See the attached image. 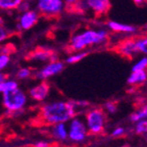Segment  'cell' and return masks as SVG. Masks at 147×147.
Masks as SVG:
<instances>
[{"mask_svg": "<svg viewBox=\"0 0 147 147\" xmlns=\"http://www.w3.org/2000/svg\"><path fill=\"white\" fill-rule=\"evenodd\" d=\"M77 115V109L71 101H52L45 103L39 113L40 122L47 126L67 123Z\"/></svg>", "mask_w": 147, "mask_h": 147, "instance_id": "obj_1", "label": "cell"}, {"mask_svg": "<svg viewBox=\"0 0 147 147\" xmlns=\"http://www.w3.org/2000/svg\"><path fill=\"white\" fill-rule=\"evenodd\" d=\"M108 39V32L104 29L85 30L84 32L74 35L71 39L69 48L73 51H82L93 45H100Z\"/></svg>", "mask_w": 147, "mask_h": 147, "instance_id": "obj_2", "label": "cell"}, {"mask_svg": "<svg viewBox=\"0 0 147 147\" xmlns=\"http://www.w3.org/2000/svg\"><path fill=\"white\" fill-rule=\"evenodd\" d=\"M2 103L9 113L23 110L27 104V95L20 88H16L11 91L2 93Z\"/></svg>", "mask_w": 147, "mask_h": 147, "instance_id": "obj_3", "label": "cell"}, {"mask_svg": "<svg viewBox=\"0 0 147 147\" xmlns=\"http://www.w3.org/2000/svg\"><path fill=\"white\" fill-rule=\"evenodd\" d=\"M106 123V115L103 109L98 107L91 108L86 113L85 124L88 133L97 135L103 131Z\"/></svg>", "mask_w": 147, "mask_h": 147, "instance_id": "obj_4", "label": "cell"}, {"mask_svg": "<svg viewBox=\"0 0 147 147\" xmlns=\"http://www.w3.org/2000/svg\"><path fill=\"white\" fill-rule=\"evenodd\" d=\"M63 0H37L36 7L39 14L46 18H55L61 14L64 9Z\"/></svg>", "mask_w": 147, "mask_h": 147, "instance_id": "obj_5", "label": "cell"}, {"mask_svg": "<svg viewBox=\"0 0 147 147\" xmlns=\"http://www.w3.org/2000/svg\"><path fill=\"white\" fill-rule=\"evenodd\" d=\"M67 138L71 142L80 143L85 140L88 135V130L85 122L81 117H73L67 127Z\"/></svg>", "mask_w": 147, "mask_h": 147, "instance_id": "obj_6", "label": "cell"}, {"mask_svg": "<svg viewBox=\"0 0 147 147\" xmlns=\"http://www.w3.org/2000/svg\"><path fill=\"white\" fill-rule=\"evenodd\" d=\"M64 62L55 60V61H50L48 64H46L43 69H40L38 73H36V79L41 81H45L47 79L54 77L58 74H60L64 69Z\"/></svg>", "mask_w": 147, "mask_h": 147, "instance_id": "obj_7", "label": "cell"}, {"mask_svg": "<svg viewBox=\"0 0 147 147\" xmlns=\"http://www.w3.org/2000/svg\"><path fill=\"white\" fill-rule=\"evenodd\" d=\"M39 21V13L37 10H28L20 16L18 29L20 31H28L33 28Z\"/></svg>", "mask_w": 147, "mask_h": 147, "instance_id": "obj_8", "label": "cell"}, {"mask_svg": "<svg viewBox=\"0 0 147 147\" xmlns=\"http://www.w3.org/2000/svg\"><path fill=\"white\" fill-rule=\"evenodd\" d=\"M117 50L119 54L123 55L124 57L129 58V59H132L136 54L139 53L135 39H128L123 41L122 43L119 44Z\"/></svg>", "mask_w": 147, "mask_h": 147, "instance_id": "obj_9", "label": "cell"}, {"mask_svg": "<svg viewBox=\"0 0 147 147\" xmlns=\"http://www.w3.org/2000/svg\"><path fill=\"white\" fill-rule=\"evenodd\" d=\"M50 85L47 82H41L38 85L32 87L29 90V95L35 101H44L49 94Z\"/></svg>", "mask_w": 147, "mask_h": 147, "instance_id": "obj_10", "label": "cell"}, {"mask_svg": "<svg viewBox=\"0 0 147 147\" xmlns=\"http://www.w3.org/2000/svg\"><path fill=\"white\" fill-rule=\"evenodd\" d=\"M28 59L39 60V61H55L56 53L51 49L38 48L28 55Z\"/></svg>", "mask_w": 147, "mask_h": 147, "instance_id": "obj_11", "label": "cell"}, {"mask_svg": "<svg viewBox=\"0 0 147 147\" xmlns=\"http://www.w3.org/2000/svg\"><path fill=\"white\" fill-rule=\"evenodd\" d=\"M89 10H92L97 16L107 13L110 8V0H85Z\"/></svg>", "mask_w": 147, "mask_h": 147, "instance_id": "obj_12", "label": "cell"}, {"mask_svg": "<svg viewBox=\"0 0 147 147\" xmlns=\"http://www.w3.org/2000/svg\"><path fill=\"white\" fill-rule=\"evenodd\" d=\"M107 27L109 30L115 33H125V34H132L137 31V28L128 24L119 23L115 21H109L107 23Z\"/></svg>", "mask_w": 147, "mask_h": 147, "instance_id": "obj_13", "label": "cell"}, {"mask_svg": "<svg viewBox=\"0 0 147 147\" xmlns=\"http://www.w3.org/2000/svg\"><path fill=\"white\" fill-rule=\"evenodd\" d=\"M51 135L54 139L59 141H64L67 139V126L65 123H58V124L52 125L50 131Z\"/></svg>", "mask_w": 147, "mask_h": 147, "instance_id": "obj_14", "label": "cell"}, {"mask_svg": "<svg viewBox=\"0 0 147 147\" xmlns=\"http://www.w3.org/2000/svg\"><path fill=\"white\" fill-rule=\"evenodd\" d=\"M147 81V71H132V74L129 76L127 83L129 85H140Z\"/></svg>", "mask_w": 147, "mask_h": 147, "instance_id": "obj_15", "label": "cell"}, {"mask_svg": "<svg viewBox=\"0 0 147 147\" xmlns=\"http://www.w3.org/2000/svg\"><path fill=\"white\" fill-rule=\"evenodd\" d=\"M141 119H147V104L139 108L138 110H136V111H134L130 115V121L132 123H137Z\"/></svg>", "mask_w": 147, "mask_h": 147, "instance_id": "obj_16", "label": "cell"}, {"mask_svg": "<svg viewBox=\"0 0 147 147\" xmlns=\"http://www.w3.org/2000/svg\"><path fill=\"white\" fill-rule=\"evenodd\" d=\"M23 0H0V9L2 10H14Z\"/></svg>", "mask_w": 147, "mask_h": 147, "instance_id": "obj_17", "label": "cell"}, {"mask_svg": "<svg viewBox=\"0 0 147 147\" xmlns=\"http://www.w3.org/2000/svg\"><path fill=\"white\" fill-rule=\"evenodd\" d=\"M87 55H88L87 51H77V52H75L74 54L67 56V59H65V62L69 63V64L77 63V62H79L82 59H84Z\"/></svg>", "mask_w": 147, "mask_h": 147, "instance_id": "obj_18", "label": "cell"}, {"mask_svg": "<svg viewBox=\"0 0 147 147\" xmlns=\"http://www.w3.org/2000/svg\"><path fill=\"white\" fill-rule=\"evenodd\" d=\"M16 88H18V84L14 80H5L4 82L0 83V93L11 91Z\"/></svg>", "mask_w": 147, "mask_h": 147, "instance_id": "obj_19", "label": "cell"}, {"mask_svg": "<svg viewBox=\"0 0 147 147\" xmlns=\"http://www.w3.org/2000/svg\"><path fill=\"white\" fill-rule=\"evenodd\" d=\"M138 52L142 53L144 56H147V36L141 37L136 40Z\"/></svg>", "mask_w": 147, "mask_h": 147, "instance_id": "obj_20", "label": "cell"}, {"mask_svg": "<svg viewBox=\"0 0 147 147\" xmlns=\"http://www.w3.org/2000/svg\"><path fill=\"white\" fill-rule=\"evenodd\" d=\"M135 133L138 135H147V119H141L135 123Z\"/></svg>", "mask_w": 147, "mask_h": 147, "instance_id": "obj_21", "label": "cell"}, {"mask_svg": "<svg viewBox=\"0 0 147 147\" xmlns=\"http://www.w3.org/2000/svg\"><path fill=\"white\" fill-rule=\"evenodd\" d=\"M147 69V56H143L138 60L132 67V71H146Z\"/></svg>", "mask_w": 147, "mask_h": 147, "instance_id": "obj_22", "label": "cell"}, {"mask_svg": "<svg viewBox=\"0 0 147 147\" xmlns=\"http://www.w3.org/2000/svg\"><path fill=\"white\" fill-rule=\"evenodd\" d=\"M69 7L75 8V11L79 12V13H85V12H87L88 10H89L88 5H87V3H86L85 0H80V1H78L76 4L71 5V6H69Z\"/></svg>", "mask_w": 147, "mask_h": 147, "instance_id": "obj_23", "label": "cell"}, {"mask_svg": "<svg viewBox=\"0 0 147 147\" xmlns=\"http://www.w3.org/2000/svg\"><path fill=\"white\" fill-rule=\"evenodd\" d=\"M103 106H104L105 111L107 113H109V115H113V113H115L117 111V104H115V102H113V101H107V102H105V103L103 104Z\"/></svg>", "mask_w": 147, "mask_h": 147, "instance_id": "obj_24", "label": "cell"}, {"mask_svg": "<svg viewBox=\"0 0 147 147\" xmlns=\"http://www.w3.org/2000/svg\"><path fill=\"white\" fill-rule=\"evenodd\" d=\"M31 75H32V71H31L30 69H28V67H23V69H21L18 71L16 77H18V79H21V80H25V79L29 78Z\"/></svg>", "mask_w": 147, "mask_h": 147, "instance_id": "obj_25", "label": "cell"}, {"mask_svg": "<svg viewBox=\"0 0 147 147\" xmlns=\"http://www.w3.org/2000/svg\"><path fill=\"white\" fill-rule=\"evenodd\" d=\"M16 51V47H14L12 44H6V45H3L1 48H0V53L1 54H7L9 55L10 53L14 52Z\"/></svg>", "mask_w": 147, "mask_h": 147, "instance_id": "obj_26", "label": "cell"}, {"mask_svg": "<svg viewBox=\"0 0 147 147\" xmlns=\"http://www.w3.org/2000/svg\"><path fill=\"white\" fill-rule=\"evenodd\" d=\"M30 9H31V2H29L27 0H23L22 3L18 5V10L21 12V13H24V12L28 11V10H30Z\"/></svg>", "mask_w": 147, "mask_h": 147, "instance_id": "obj_27", "label": "cell"}, {"mask_svg": "<svg viewBox=\"0 0 147 147\" xmlns=\"http://www.w3.org/2000/svg\"><path fill=\"white\" fill-rule=\"evenodd\" d=\"M125 133H126L125 128H123V127H117V128L113 129V131L111 132V136L115 138H119V137L124 136Z\"/></svg>", "mask_w": 147, "mask_h": 147, "instance_id": "obj_28", "label": "cell"}, {"mask_svg": "<svg viewBox=\"0 0 147 147\" xmlns=\"http://www.w3.org/2000/svg\"><path fill=\"white\" fill-rule=\"evenodd\" d=\"M10 61V58H9V55L7 54H1L0 53V69H3L7 64Z\"/></svg>", "mask_w": 147, "mask_h": 147, "instance_id": "obj_29", "label": "cell"}, {"mask_svg": "<svg viewBox=\"0 0 147 147\" xmlns=\"http://www.w3.org/2000/svg\"><path fill=\"white\" fill-rule=\"evenodd\" d=\"M9 37V32L4 26H0V43L7 39Z\"/></svg>", "mask_w": 147, "mask_h": 147, "instance_id": "obj_30", "label": "cell"}, {"mask_svg": "<svg viewBox=\"0 0 147 147\" xmlns=\"http://www.w3.org/2000/svg\"><path fill=\"white\" fill-rule=\"evenodd\" d=\"M71 103H73V105L75 106V108H79V107H81V108H84V107H88V106L90 105L89 104V102H87V101H84V100H79V101H73V100H71Z\"/></svg>", "mask_w": 147, "mask_h": 147, "instance_id": "obj_31", "label": "cell"}, {"mask_svg": "<svg viewBox=\"0 0 147 147\" xmlns=\"http://www.w3.org/2000/svg\"><path fill=\"white\" fill-rule=\"evenodd\" d=\"M34 147H50V144L46 141H39L34 144Z\"/></svg>", "mask_w": 147, "mask_h": 147, "instance_id": "obj_32", "label": "cell"}, {"mask_svg": "<svg viewBox=\"0 0 147 147\" xmlns=\"http://www.w3.org/2000/svg\"><path fill=\"white\" fill-rule=\"evenodd\" d=\"M63 1H64V4L67 5V7H69V6H71V5L76 4L80 0H63Z\"/></svg>", "mask_w": 147, "mask_h": 147, "instance_id": "obj_33", "label": "cell"}, {"mask_svg": "<svg viewBox=\"0 0 147 147\" xmlns=\"http://www.w3.org/2000/svg\"><path fill=\"white\" fill-rule=\"evenodd\" d=\"M147 0H133V2L135 3V4H137V5H142V4H144L145 2H146Z\"/></svg>", "mask_w": 147, "mask_h": 147, "instance_id": "obj_34", "label": "cell"}, {"mask_svg": "<svg viewBox=\"0 0 147 147\" xmlns=\"http://www.w3.org/2000/svg\"><path fill=\"white\" fill-rule=\"evenodd\" d=\"M5 80H6V76H5V75H3V74L0 71V83L4 82Z\"/></svg>", "mask_w": 147, "mask_h": 147, "instance_id": "obj_35", "label": "cell"}, {"mask_svg": "<svg viewBox=\"0 0 147 147\" xmlns=\"http://www.w3.org/2000/svg\"><path fill=\"white\" fill-rule=\"evenodd\" d=\"M3 24H4V20L0 16V26H3Z\"/></svg>", "mask_w": 147, "mask_h": 147, "instance_id": "obj_36", "label": "cell"}, {"mask_svg": "<svg viewBox=\"0 0 147 147\" xmlns=\"http://www.w3.org/2000/svg\"><path fill=\"white\" fill-rule=\"evenodd\" d=\"M27 1H29V2H32V1H34V0H27Z\"/></svg>", "mask_w": 147, "mask_h": 147, "instance_id": "obj_37", "label": "cell"}, {"mask_svg": "<svg viewBox=\"0 0 147 147\" xmlns=\"http://www.w3.org/2000/svg\"><path fill=\"white\" fill-rule=\"evenodd\" d=\"M144 29H146V30H147V25H145V26H144Z\"/></svg>", "mask_w": 147, "mask_h": 147, "instance_id": "obj_38", "label": "cell"}, {"mask_svg": "<svg viewBox=\"0 0 147 147\" xmlns=\"http://www.w3.org/2000/svg\"><path fill=\"white\" fill-rule=\"evenodd\" d=\"M122 147H127V146H122Z\"/></svg>", "mask_w": 147, "mask_h": 147, "instance_id": "obj_39", "label": "cell"}, {"mask_svg": "<svg viewBox=\"0 0 147 147\" xmlns=\"http://www.w3.org/2000/svg\"><path fill=\"white\" fill-rule=\"evenodd\" d=\"M0 71H1V69H0Z\"/></svg>", "mask_w": 147, "mask_h": 147, "instance_id": "obj_40", "label": "cell"}, {"mask_svg": "<svg viewBox=\"0 0 147 147\" xmlns=\"http://www.w3.org/2000/svg\"><path fill=\"white\" fill-rule=\"evenodd\" d=\"M146 140H147V138H146Z\"/></svg>", "mask_w": 147, "mask_h": 147, "instance_id": "obj_41", "label": "cell"}]
</instances>
